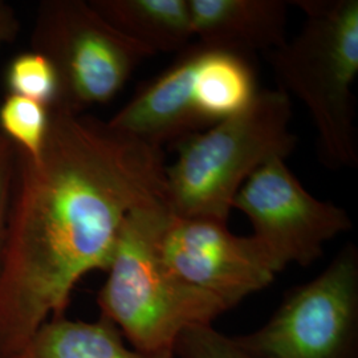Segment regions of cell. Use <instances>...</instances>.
Masks as SVG:
<instances>
[{
    "label": "cell",
    "instance_id": "obj_11",
    "mask_svg": "<svg viewBox=\"0 0 358 358\" xmlns=\"http://www.w3.org/2000/svg\"><path fill=\"white\" fill-rule=\"evenodd\" d=\"M90 3L110 26L152 55L185 51L194 38L187 0H90Z\"/></svg>",
    "mask_w": 358,
    "mask_h": 358
},
{
    "label": "cell",
    "instance_id": "obj_2",
    "mask_svg": "<svg viewBox=\"0 0 358 358\" xmlns=\"http://www.w3.org/2000/svg\"><path fill=\"white\" fill-rule=\"evenodd\" d=\"M167 210L159 202L125 217L97 294L101 317L142 352H174L183 331L213 325L230 310L215 296L183 282L162 260L157 235Z\"/></svg>",
    "mask_w": 358,
    "mask_h": 358
},
{
    "label": "cell",
    "instance_id": "obj_3",
    "mask_svg": "<svg viewBox=\"0 0 358 358\" xmlns=\"http://www.w3.org/2000/svg\"><path fill=\"white\" fill-rule=\"evenodd\" d=\"M291 120L289 94L259 90L242 112L178 142L165 178L170 214L227 223L244 182L269 159L294 152Z\"/></svg>",
    "mask_w": 358,
    "mask_h": 358
},
{
    "label": "cell",
    "instance_id": "obj_6",
    "mask_svg": "<svg viewBox=\"0 0 358 358\" xmlns=\"http://www.w3.org/2000/svg\"><path fill=\"white\" fill-rule=\"evenodd\" d=\"M255 358H358V250L346 244L294 287L255 332L234 336Z\"/></svg>",
    "mask_w": 358,
    "mask_h": 358
},
{
    "label": "cell",
    "instance_id": "obj_5",
    "mask_svg": "<svg viewBox=\"0 0 358 358\" xmlns=\"http://www.w3.org/2000/svg\"><path fill=\"white\" fill-rule=\"evenodd\" d=\"M31 38L32 51L44 55L57 75L59 97L52 109L72 113L109 103L153 56L84 0L40 3Z\"/></svg>",
    "mask_w": 358,
    "mask_h": 358
},
{
    "label": "cell",
    "instance_id": "obj_15",
    "mask_svg": "<svg viewBox=\"0 0 358 358\" xmlns=\"http://www.w3.org/2000/svg\"><path fill=\"white\" fill-rule=\"evenodd\" d=\"M8 94L20 96L47 106L57 103L59 80L51 62L36 51L17 55L6 71Z\"/></svg>",
    "mask_w": 358,
    "mask_h": 358
},
{
    "label": "cell",
    "instance_id": "obj_12",
    "mask_svg": "<svg viewBox=\"0 0 358 358\" xmlns=\"http://www.w3.org/2000/svg\"><path fill=\"white\" fill-rule=\"evenodd\" d=\"M17 358H176L174 352H142L124 344V336L110 321L66 319L45 321Z\"/></svg>",
    "mask_w": 358,
    "mask_h": 358
},
{
    "label": "cell",
    "instance_id": "obj_16",
    "mask_svg": "<svg viewBox=\"0 0 358 358\" xmlns=\"http://www.w3.org/2000/svg\"><path fill=\"white\" fill-rule=\"evenodd\" d=\"M174 355L180 358H255L235 337L219 332L213 325H196L180 333Z\"/></svg>",
    "mask_w": 358,
    "mask_h": 358
},
{
    "label": "cell",
    "instance_id": "obj_4",
    "mask_svg": "<svg viewBox=\"0 0 358 358\" xmlns=\"http://www.w3.org/2000/svg\"><path fill=\"white\" fill-rule=\"evenodd\" d=\"M300 34L267 53L282 84L306 105L319 152L331 169L357 166L352 87L358 73V0H296Z\"/></svg>",
    "mask_w": 358,
    "mask_h": 358
},
{
    "label": "cell",
    "instance_id": "obj_7",
    "mask_svg": "<svg viewBox=\"0 0 358 358\" xmlns=\"http://www.w3.org/2000/svg\"><path fill=\"white\" fill-rule=\"evenodd\" d=\"M232 208L250 219L252 235L282 269L292 263L313 264L327 244L352 229L343 207L309 194L279 157L267 161L244 182Z\"/></svg>",
    "mask_w": 358,
    "mask_h": 358
},
{
    "label": "cell",
    "instance_id": "obj_18",
    "mask_svg": "<svg viewBox=\"0 0 358 358\" xmlns=\"http://www.w3.org/2000/svg\"><path fill=\"white\" fill-rule=\"evenodd\" d=\"M19 27V19L13 6L0 0V50L15 40Z\"/></svg>",
    "mask_w": 358,
    "mask_h": 358
},
{
    "label": "cell",
    "instance_id": "obj_1",
    "mask_svg": "<svg viewBox=\"0 0 358 358\" xmlns=\"http://www.w3.org/2000/svg\"><path fill=\"white\" fill-rule=\"evenodd\" d=\"M50 112L38 157L15 146L0 262V358L19 357L45 321L65 315L81 278L108 269L133 210L165 202L162 149L108 121Z\"/></svg>",
    "mask_w": 358,
    "mask_h": 358
},
{
    "label": "cell",
    "instance_id": "obj_13",
    "mask_svg": "<svg viewBox=\"0 0 358 358\" xmlns=\"http://www.w3.org/2000/svg\"><path fill=\"white\" fill-rule=\"evenodd\" d=\"M195 99L208 127L242 112L257 94L250 59L198 44Z\"/></svg>",
    "mask_w": 358,
    "mask_h": 358
},
{
    "label": "cell",
    "instance_id": "obj_14",
    "mask_svg": "<svg viewBox=\"0 0 358 358\" xmlns=\"http://www.w3.org/2000/svg\"><path fill=\"white\" fill-rule=\"evenodd\" d=\"M50 115L47 106L8 94L0 103V133L19 150L38 157L45 143Z\"/></svg>",
    "mask_w": 358,
    "mask_h": 358
},
{
    "label": "cell",
    "instance_id": "obj_9",
    "mask_svg": "<svg viewBox=\"0 0 358 358\" xmlns=\"http://www.w3.org/2000/svg\"><path fill=\"white\" fill-rule=\"evenodd\" d=\"M198 52L196 44L180 52L178 60L137 90L109 125L158 149L210 128L195 99Z\"/></svg>",
    "mask_w": 358,
    "mask_h": 358
},
{
    "label": "cell",
    "instance_id": "obj_8",
    "mask_svg": "<svg viewBox=\"0 0 358 358\" xmlns=\"http://www.w3.org/2000/svg\"><path fill=\"white\" fill-rule=\"evenodd\" d=\"M158 252L183 282L222 300L229 309L275 280L282 268L254 235L238 236L227 223L179 217L167 210L157 235Z\"/></svg>",
    "mask_w": 358,
    "mask_h": 358
},
{
    "label": "cell",
    "instance_id": "obj_10",
    "mask_svg": "<svg viewBox=\"0 0 358 358\" xmlns=\"http://www.w3.org/2000/svg\"><path fill=\"white\" fill-rule=\"evenodd\" d=\"M192 36L210 50L251 59L285 44L289 1L187 0Z\"/></svg>",
    "mask_w": 358,
    "mask_h": 358
},
{
    "label": "cell",
    "instance_id": "obj_17",
    "mask_svg": "<svg viewBox=\"0 0 358 358\" xmlns=\"http://www.w3.org/2000/svg\"><path fill=\"white\" fill-rule=\"evenodd\" d=\"M15 146L0 133V262L3 256L7 220L13 195Z\"/></svg>",
    "mask_w": 358,
    "mask_h": 358
}]
</instances>
